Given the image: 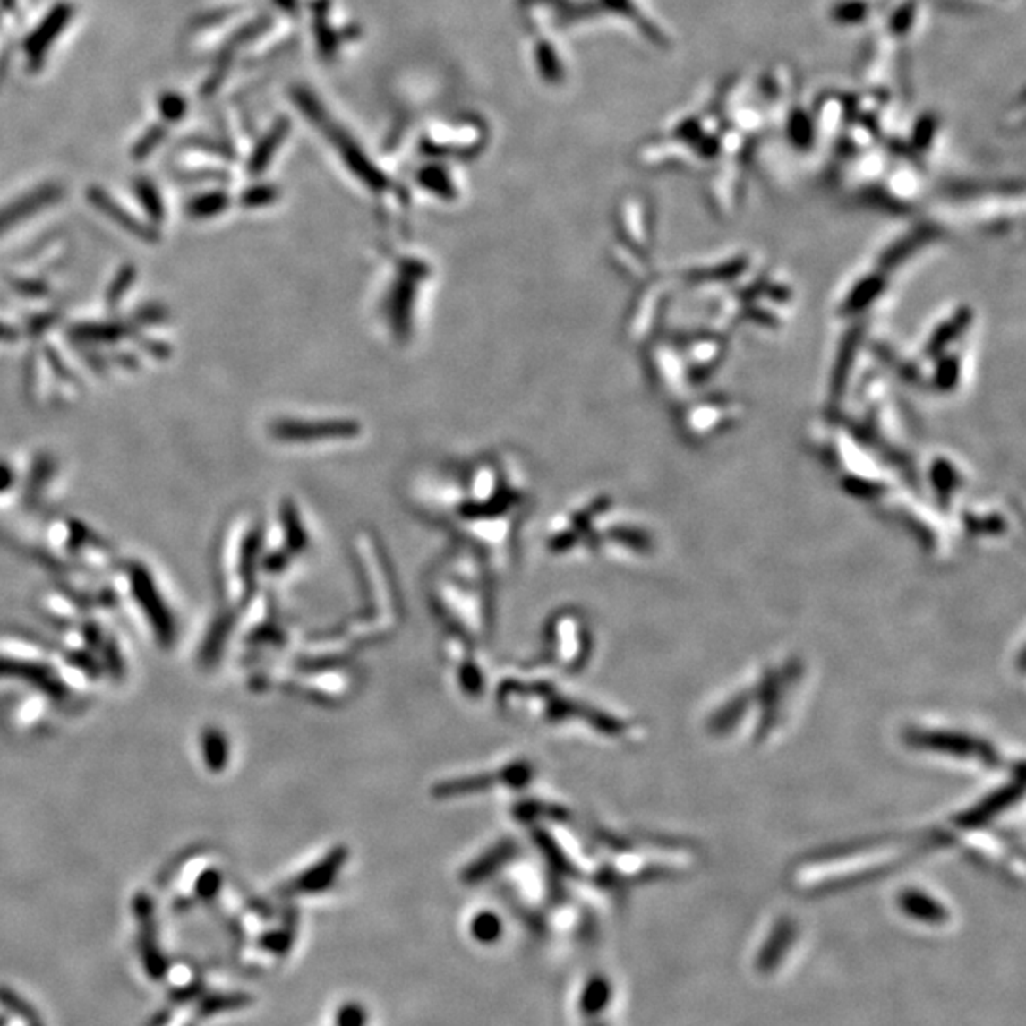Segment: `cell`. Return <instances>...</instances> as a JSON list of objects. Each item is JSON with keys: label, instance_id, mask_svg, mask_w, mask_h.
Here are the masks:
<instances>
[{"label": "cell", "instance_id": "obj_6", "mask_svg": "<svg viewBox=\"0 0 1026 1026\" xmlns=\"http://www.w3.org/2000/svg\"><path fill=\"white\" fill-rule=\"evenodd\" d=\"M228 201L230 198L227 192L201 194L196 196L192 201H189L186 211H189V215L196 217V219H209V217L223 213L228 208Z\"/></svg>", "mask_w": 1026, "mask_h": 1026}, {"label": "cell", "instance_id": "obj_12", "mask_svg": "<svg viewBox=\"0 0 1026 1026\" xmlns=\"http://www.w3.org/2000/svg\"><path fill=\"white\" fill-rule=\"evenodd\" d=\"M276 198L274 189L270 186H253V189H247L242 196V204L247 208H257V206H264V204H270V201Z\"/></svg>", "mask_w": 1026, "mask_h": 1026}, {"label": "cell", "instance_id": "obj_14", "mask_svg": "<svg viewBox=\"0 0 1026 1026\" xmlns=\"http://www.w3.org/2000/svg\"><path fill=\"white\" fill-rule=\"evenodd\" d=\"M12 483H13V472H12V468H10V466H6V464H0V492L8 491V489L12 487Z\"/></svg>", "mask_w": 1026, "mask_h": 1026}, {"label": "cell", "instance_id": "obj_2", "mask_svg": "<svg viewBox=\"0 0 1026 1026\" xmlns=\"http://www.w3.org/2000/svg\"><path fill=\"white\" fill-rule=\"evenodd\" d=\"M73 13L74 8L69 3H59L46 13V18L40 21V25L33 30V33L27 37L23 44V50L30 61V65L38 67L42 64L46 52L50 50V46L57 40L61 33H64V29L73 20Z\"/></svg>", "mask_w": 1026, "mask_h": 1026}, {"label": "cell", "instance_id": "obj_13", "mask_svg": "<svg viewBox=\"0 0 1026 1026\" xmlns=\"http://www.w3.org/2000/svg\"><path fill=\"white\" fill-rule=\"evenodd\" d=\"M133 278H135V272H133L132 267H130V269H124V270L116 276L115 284L111 286V291H108V303H111V304L118 303V299L122 297V295L126 293V287L133 282Z\"/></svg>", "mask_w": 1026, "mask_h": 1026}, {"label": "cell", "instance_id": "obj_1", "mask_svg": "<svg viewBox=\"0 0 1026 1026\" xmlns=\"http://www.w3.org/2000/svg\"><path fill=\"white\" fill-rule=\"evenodd\" d=\"M360 432L354 423L346 421H278L272 433L284 441L308 443L312 440L354 438Z\"/></svg>", "mask_w": 1026, "mask_h": 1026}, {"label": "cell", "instance_id": "obj_3", "mask_svg": "<svg viewBox=\"0 0 1026 1026\" xmlns=\"http://www.w3.org/2000/svg\"><path fill=\"white\" fill-rule=\"evenodd\" d=\"M61 196H64V189H61L59 184H44L40 189L30 191L20 200L12 201L10 206L0 209V235L6 232L10 227L18 225L20 221L29 219V217L35 215L37 211L52 206L54 201L61 200Z\"/></svg>", "mask_w": 1026, "mask_h": 1026}, {"label": "cell", "instance_id": "obj_5", "mask_svg": "<svg viewBox=\"0 0 1026 1026\" xmlns=\"http://www.w3.org/2000/svg\"><path fill=\"white\" fill-rule=\"evenodd\" d=\"M88 200L91 201L93 206H96L99 211H103L108 219H113L116 225H120L124 230L132 232L133 236L141 238V240H157V235L150 232L147 227H143V223H139L135 217H132L126 209H124L120 204L108 196L103 189H98V186H91L88 191Z\"/></svg>", "mask_w": 1026, "mask_h": 1026}, {"label": "cell", "instance_id": "obj_8", "mask_svg": "<svg viewBox=\"0 0 1026 1026\" xmlns=\"http://www.w3.org/2000/svg\"><path fill=\"white\" fill-rule=\"evenodd\" d=\"M284 133L279 132V128H274L267 137H264V141H261L253 152V157L250 160V171L252 174H261V171L267 167L269 160L272 158L274 149L279 143V137Z\"/></svg>", "mask_w": 1026, "mask_h": 1026}, {"label": "cell", "instance_id": "obj_10", "mask_svg": "<svg viewBox=\"0 0 1026 1026\" xmlns=\"http://www.w3.org/2000/svg\"><path fill=\"white\" fill-rule=\"evenodd\" d=\"M158 111L164 120L167 122H179L186 113V101L179 93L167 91L158 98Z\"/></svg>", "mask_w": 1026, "mask_h": 1026}, {"label": "cell", "instance_id": "obj_7", "mask_svg": "<svg viewBox=\"0 0 1026 1026\" xmlns=\"http://www.w3.org/2000/svg\"><path fill=\"white\" fill-rule=\"evenodd\" d=\"M135 192L139 201H141L143 208L147 209V213L152 217L154 221H162L164 219V204H162V198L157 186H154L149 179H137L135 181Z\"/></svg>", "mask_w": 1026, "mask_h": 1026}, {"label": "cell", "instance_id": "obj_11", "mask_svg": "<svg viewBox=\"0 0 1026 1026\" xmlns=\"http://www.w3.org/2000/svg\"><path fill=\"white\" fill-rule=\"evenodd\" d=\"M164 137H166V128H162V126L150 128L141 139H139V143L133 147V158L135 160L147 158L149 154L164 141Z\"/></svg>", "mask_w": 1026, "mask_h": 1026}, {"label": "cell", "instance_id": "obj_9", "mask_svg": "<svg viewBox=\"0 0 1026 1026\" xmlns=\"http://www.w3.org/2000/svg\"><path fill=\"white\" fill-rule=\"evenodd\" d=\"M124 333V329L120 325H113V323H88V325H79V328H74V337L79 338H86V340H115Z\"/></svg>", "mask_w": 1026, "mask_h": 1026}, {"label": "cell", "instance_id": "obj_4", "mask_svg": "<svg viewBox=\"0 0 1026 1026\" xmlns=\"http://www.w3.org/2000/svg\"><path fill=\"white\" fill-rule=\"evenodd\" d=\"M897 907L907 919L929 924V926H941L951 920V912L941 903L939 899H934L924 890H905L901 892L897 899Z\"/></svg>", "mask_w": 1026, "mask_h": 1026}]
</instances>
